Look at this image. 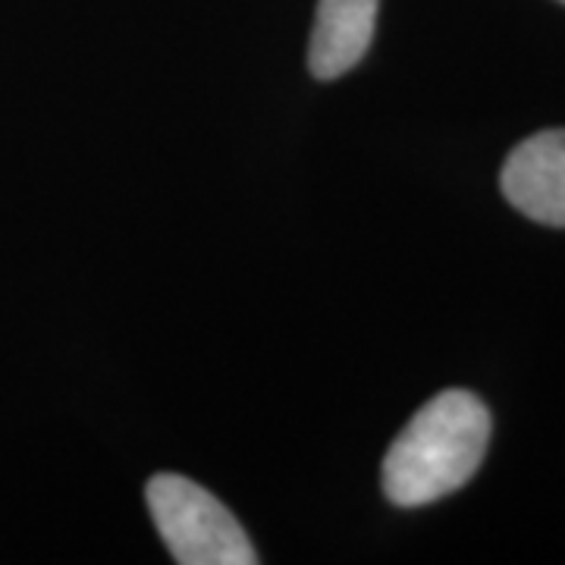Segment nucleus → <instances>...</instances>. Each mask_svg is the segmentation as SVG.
<instances>
[{"label":"nucleus","mask_w":565,"mask_h":565,"mask_svg":"<svg viewBox=\"0 0 565 565\" xmlns=\"http://www.w3.org/2000/svg\"><path fill=\"white\" fill-rule=\"evenodd\" d=\"M490 412L468 390H444L412 415L386 449L381 487L403 509L427 505L462 490L484 462Z\"/></svg>","instance_id":"nucleus-1"},{"label":"nucleus","mask_w":565,"mask_h":565,"mask_svg":"<svg viewBox=\"0 0 565 565\" xmlns=\"http://www.w3.org/2000/svg\"><path fill=\"white\" fill-rule=\"evenodd\" d=\"M145 503L161 541L180 565H255L258 553L243 525L202 484L182 475H154Z\"/></svg>","instance_id":"nucleus-2"},{"label":"nucleus","mask_w":565,"mask_h":565,"mask_svg":"<svg viewBox=\"0 0 565 565\" xmlns=\"http://www.w3.org/2000/svg\"><path fill=\"white\" fill-rule=\"evenodd\" d=\"M505 202L527 221L565 226V129H546L509 151L500 173Z\"/></svg>","instance_id":"nucleus-3"},{"label":"nucleus","mask_w":565,"mask_h":565,"mask_svg":"<svg viewBox=\"0 0 565 565\" xmlns=\"http://www.w3.org/2000/svg\"><path fill=\"white\" fill-rule=\"evenodd\" d=\"M381 0H318L308 41V70L321 82L340 79L359 66L377 32Z\"/></svg>","instance_id":"nucleus-4"},{"label":"nucleus","mask_w":565,"mask_h":565,"mask_svg":"<svg viewBox=\"0 0 565 565\" xmlns=\"http://www.w3.org/2000/svg\"><path fill=\"white\" fill-rule=\"evenodd\" d=\"M559 3H565V0H559Z\"/></svg>","instance_id":"nucleus-5"}]
</instances>
